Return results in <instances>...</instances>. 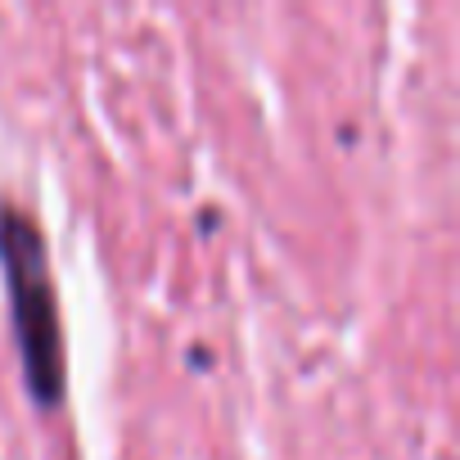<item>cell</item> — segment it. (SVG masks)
Returning a JSON list of instances; mask_svg holds the SVG:
<instances>
[{
	"instance_id": "1",
	"label": "cell",
	"mask_w": 460,
	"mask_h": 460,
	"mask_svg": "<svg viewBox=\"0 0 460 460\" xmlns=\"http://www.w3.org/2000/svg\"><path fill=\"white\" fill-rule=\"evenodd\" d=\"M0 276H5V294H10V321L23 357L28 397L41 411H55L68 388L64 321H59V298L46 262V240L37 221L19 208H0Z\"/></svg>"
}]
</instances>
